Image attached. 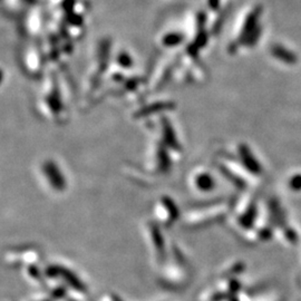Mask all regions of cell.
<instances>
[{
    "mask_svg": "<svg viewBox=\"0 0 301 301\" xmlns=\"http://www.w3.org/2000/svg\"><path fill=\"white\" fill-rule=\"evenodd\" d=\"M120 59H121V61H123V59H122L121 57H120ZM129 59H130V58H129V56H126L125 61H129ZM130 64H131V62H125V63H123V65H124V66H129Z\"/></svg>",
    "mask_w": 301,
    "mask_h": 301,
    "instance_id": "9c48e42d",
    "label": "cell"
},
{
    "mask_svg": "<svg viewBox=\"0 0 301 301\" xmlns=\"http://www.w3.org/2000/svg\"><path fill=\"white\" fill-rule=\"evenodd\" d=\"M286 234L288 236V239H289L291 242H295V241L297 240L296 232L294 230H291V229H288V230H286Z\"/></svg>",
    "mask_w": 301,
    "mask_h": 301,
    "instance_id": "ba28073f",
    "label": "cell"
},
{
    "mask_svg": "<svg viewBox=\"0 0 301 301\" xmlns=\"http://www.w3.org/2000/svg\"><path fill=\"white\" fill-rule=\"evenodd\" d=\"M193 184L202 192H207V191H211L214 188L215 182L210 173L205 171H199L193 175Z\"/></svg>",
    "mask_w": 301,
    "mask_h": 301,
    "instance_id": "6da1fadb",
    "label": "cell"
},
{
    "mask_svg": "<svg viewBox=\"0 0 301 301\" xmlns=\"http://www.w3.org/2000/svg\"><path fill=\"white\" fill-rule=\"evenodd\" d=\"M271 235H272V232H271L270 229H264V230L260 231V236L261 239L264 240H268L271 238Z\"/></svg>",
    "mask_w": 301,
    "mask_h": 301,
    "instance_id": "52a82bcc",
    "label": "cell"
},
{
    "mask_svg": "<svg viewBox=\"0 0 301 301\" xmlns=\"http://www.w3.org/2000/svg\"><path fill=\"white\" fill-rule=\"evenodd\" d=\"M257 217V209L254 205H251L248 207V210L244 212V214L242 217H240V224L245 229L252 228L254 220H256Z\"/></svg>",
    "mask_w": 301,
    "mask_h": 301,
    "instance_id": "277c9868",
    "label": "cell"
},
{
    "mask_svg": "<svg viewBox=\"0 0 301 301\" xmlns=\"http://www.w3.org/2000/svg\"><path fill=\"white\" fill-rule=\"evenodd\" d=\"M271 54H272L275 58L280 59L281 62L286 64H295L297 62L296 55L292 54L290 50H288L287 48L282 47V46H273V47L271 48Z\"/></svg>",
    "mask_w": 301,
    "mask_h": 301,
    "instance_id": "3957f363",
    "label": "cell"
},
{
    "mask_svg": "<svg viewBox=\"0 0 301 301\" xmlns=\"http://www.w3.org/2000/svg\"><path fill=\"white\" fill-rule=\"evenodd\" d=\"M240 155L241 159H242L244 167H247L250 172H252L253 174H260L262 171L261 165L254 159V156L251 154V152L249 151V148L243 145L240 146Z\"/></svg>",
    "mask_w": 301,
    "mask_h": 301,
    "instance_id": "7a4b0ae2",
    "label": "cell"
},
{
    "mask_svg": "<svg viewBox=\"0 0 301 301\" xmlns=\"http://www.w3.org/2000/svg\"><path fill=\"white\" fill-rule=\"evenodd\" d=\"M182 41H183V37L179 33H168L162 38V44L167 48L176 47L182 44Z\"/></svg>",
    "mask_w": 301,
    "mask_h": 301,
    "instance_id": "5b68a950",
    "label": "cell"
},
{
    "mask_svg": "<svg viewBox=\"0 0 301 301\" xmlns=\"http://www.w3.org/2000/svg\"><path fill=\"white\" fill-rule=\"evenodd\" d=\"M290 189L294 191H300L301 190V174H297L292 176V179L289 182Z\"/></svg>",
    "mask_w": 301,
    "mask_h": 301,
    "instance_id": "8992f818",
    "label": "cell"
}]
</instances>
